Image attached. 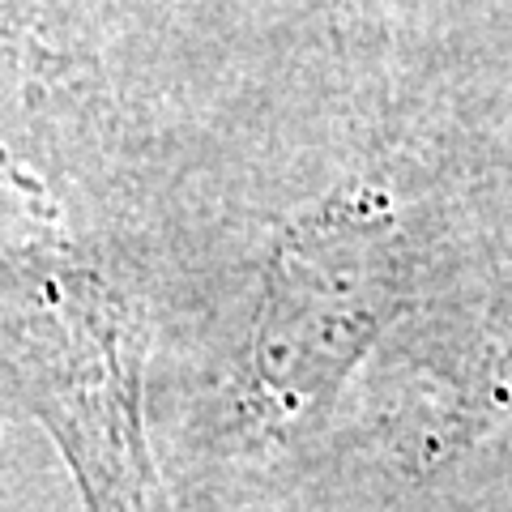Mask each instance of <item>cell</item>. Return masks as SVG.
<instances>
[{
  "label": "cell",
  "instance_id": "cell-1",
  "mask_svg": "<svg viewBox=\"0 0 512 512\" xmlns=\"http://www.w3.org/2000/svg\"><path fill=\"white\" fill-rule=\"evenodd\" d=\"M402 269L376 218H316L278 248L252 333L248 410L265 436L308 431L389 320Z\"/></svg>",
  "mask_w": 512,
  "mask_h": 512
},
{
  "label": "cell",
  "instance_id": "cell-2",
  "mask_svg": "<svg viewBox=\"0 0 512 512\" xmlns=\"http://www.w3.org/2000/svg\"><path fill=\"white\" fill-rule=\"evenodd\" d=\"M508 410H512V295L495 312V325L487 329L483 350L470 363V380L461 384L453 410L444 414L436 440H431V453L474 440L478 431L500 423Z\"/></svg>",
  "mask_w": 512,
  "mask_h": 512
},
{
  "label": "cell",
  "instance_id": "cell-3",
  "mask_svg": "<svg viewBox=\"0 0 512 512\" xmlns=\"http://www.w3.org/2000/svg\"><path fill=\"white\" fill-rule=\"evenodd\" d=\"M338 22H342V43L350 56H372V47H380L376 0H338Z\"/></svg>",
  "mask_w": 512,
  "mask_h": 512
}]
</instances>
